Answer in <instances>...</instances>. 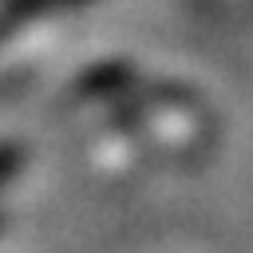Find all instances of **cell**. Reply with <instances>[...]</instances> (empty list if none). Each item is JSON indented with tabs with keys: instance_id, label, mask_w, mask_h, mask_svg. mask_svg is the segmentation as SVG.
<instances>
[{
	"instance_id": "obj_1",
	"label": "cell",
	"mask_w": 253,
	"mask_h": 253,
	"mask_svg": "<svg viewBox=\"0 0 253 253\" xmlns=\"http://www.w3.org/2000/svg\"><path fill=\"white\" fill-rule=\"evenodd\" d=\"M24 158H28V150H24L20 142H0V186L12 182V178L20 174Z\"/></svg>"
},
{
	"instance_id": "obj_2",
	"label": "cell",
	"mask_w": 253,
	"mask_h": 253,
	"mask_svg": "<svg viewBox=\"0 0 253 253\" xmlns=\"http://www.w3.org/2000/svg\"><path fill=\"white\" fill-rule=\"evenodd\" d=\"M0 225H4V213H0Z\"/></svg>"
}]
</instances>
